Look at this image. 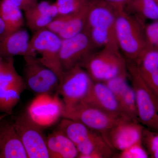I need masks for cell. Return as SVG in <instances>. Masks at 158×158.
Listing matches in <instances>:
<instances>
[{"label":"cell","instance_id":"7a4b0ae2","mask_svg":"<svg viewBox=\"0 0 158 158\" xmlns=\"http://www.w3.org/2000/svg\"><path fill=\"white\" fill-rule=\"evenodd\" d=\"M117 8L105 0H89V11L84 31L90 35L95 48H118L116 35Z\"/></svg>","mask_w":158,"mask_h":158},{"label":"cell","instance_id":"6da1fadb","mask_svg":"<svg viewBox=\"0 0 158 158\" xmlns=\"http://www.w3.org/2000/svg\"><path fill=\"white\" fill-rule=\"evenodd\" d=\"M144 20L132 15L125 8H117L116 35L117 45L123 56L135 62L148 49L144 34Z\"/></svg>","mask_w":158,"mask_h":158},{"label":"cell","instance_id":"484cf974","mask_svg":"<svg viewBox=\"0 0 158 158\" xmlns=\"http://www.w3.org/2000/svg\"><path fill=\"white\" fill-rule=\"evenodd\" d=\"M89 0H56L55 3L59 15L73 14L81 10Z\"/></svg>","mask_w":158,"mask_h":158},{"label":"cell","instance_id":"52a82bcc","mask_svg":"<svg viewBox=\"0 0 158 158\" xmlns=\"http://www.w3.org/2000/svg\"><path fill=\"white\" fill-rule=\"evenodd\" d=\"M62 40L47 28L34 33L29 45V56L36 57L43 65L55 73L59 81L63 73L60 59Z\"/></svg>","mask_w":158,"mask_h":158},{"label":"cell","instance_id":"f546056e","mask_svg":"<svg viewBox=\"0 0 158 158\" xmlns=\"http://www.w3.org/2000/svg\"><path fill=\"white\" fill-rule=\"evenodd\" d=\"M116 8H125L129 0H105Z\"/></svg>","mask_w":158,"mask_h":158},{"label":"cell","instance_id":"cb8c5ba5","mask_svg":"<svg viewBox=\"0 0 158 158\" xmlns=\"http://www.w3.org/2000/svg\"><path fill=\"white\" fill-rule=\"evenodd\" d=\"M116 98L123 116L138 121L135 95L132 86L128 85Z\"/></svg>","mask_w":158,"mask_h":158},{"label":"cell","instance_id":"d4e9b609","mask_svg":"<svg viewBox=\"0 0 158 158\" xmlns=\"http://www.w3.org/2000/svg\"><path fill=\"white\" fill-rule=\"evenodd\" d=\"M142 141L149 157L158 158V131L144 127Z\"/></svg>","mask_w":158,"mask_h":158},{"label":"cell","instance_id":"3957f363","mask_svg":"<svg viewBox=\"0 0 158 158\" xmlns=\"http://www.w3.org/2000/svg\"><path fill=\"white\" fill-rule=\"evenodd\" d=\"M81 66L94 82H105L120 76L128 75L127 62L117 48L105 47L94 52Z\"/></svg>","mask_w":158,"mask_h":158},{"label":"cell","instance_id":"9c48e42d","mask_svg":"<svg viewBox=\"0 0 158 158\" xmlns=\"http://www.w3.org/2000/svg\"><path fill=\"white\" fill-rule=\"evenodd\" d=\"M25 61L24 81L26 88L37 95L58 92L59 79L56 74L41 63L36 57H23Z\"/></svg>","mask_w":158,"mask_h":158},{"label":"cell","instance_id":"5bb4252c","mask_svg":"<svg viewBox=\"0 0 158 158\" xmlns=\"http://www.w3.org/2000/svg\"><path fill=\"white\" fill-rule=\"evenodd\" d=\"M82 103L94 106L116 118L125 117L116 97L103 82H94L89 95Z\"/></svg>","mask_w":158,"mask_h":158},{"label":"cell","instance_id":"d6a6232c","mask_svg":"<svg viewBox=\"0 0 158 158\" xmlns=\"http://www.w3.org/2000/svg\"><path fill=\"white\" fill-rule=\"evenodd\" d=\"M7 116H8V115H7V114H4V113H3V114H2V115H0V122L2 121V120L3 119Z\"/></svg>","mask_w":158,"mask_h":158},{"label":"cell","instance_id":"f1b7e54d","mask_svg":"<svg viewBox=\"0 0 158 158\" xmlns=\"http://www.w3.org/2000/svg\"><path fill=\"white\" fill-rule=\"evenodd\" d=\"M22 11H25L33 7L27 0H10Z\"/></svg>","mask_w":158,"mask_h":158},{"label":"cell","instance_id":"9a60e30c","mask_svg":"<svg viewBox=\"0 0 158 158\" xmlns=\"http://www.w3.org/2000/svg\"><path fill=\"white\" fill-rule=\"evenodd\" d=\"M89 9V0L83 9L76 13L58 15L52 21V28L62 40L75 36L84 31Z\"/></svg>","mask_w":158,"mask_h":158},{"label":"cell","instance_id":"30bf717a","mask_svg":"<svg viewBox=\"0 0 158 158\" xmlns=\"http://www.w3.org/2000/svg\"><path fill=\"white\" fill-rule=\"evenodd\" d=\"M109 115L98 108L81 103L69 108H64L62 118L80 122L91 130L105 136L120 119Z\"/></svg>","mask_w":158,"mask_h":158},{"label":"cell","instance_id":"603a6c76","mask_svg":"<svg viewBox=\"0 0 158 158\" xmlns=\"http://www.w3.org/2000/svg\"><path fill=\"white\" fill-rule=\"evenodd\" d=\"M127 7L138 17L144 20H158V5L156 0H129Z\"/></svg>","mask_w":158,"mask_h":158},{"label":"cell","instance_id":"4fadbf2b","mask_svg":"<svg viewBox=\"0 0 158 158\" xmlns=\"http://www.w3.org/2000/svg\"><path fill=\"white\" fill-rule=\"evenodd\" d=\"M144 127L139 121L123 117L105 137L113 149L124 150L142 140Z\"/></svg>","mask_w":158,"mask_h":158},{"label":"cell","instance_id":"277c9868","mask_svg":"<svg viewBox=\"0 0 158 158\" xmlns=\"http://www.w3.org/2000/svg\"><path fill=\"white\" fill-rule=\"evenodd\" d=\"M127 71L135 95L138 121L145 127L158 131L156 98L141 77L135 62H127Z\"/></svg>","mask_w":158,"mask_h":158},{"label":"cell","instance_id":"4316f807","mask_svg":"<svg viewBox=\"0 0 158 158\" xmlns=\"http://www.w3.org/2000/svg\"><path fill=\"white\" fill-rule=\"evenodd\" d=\"M113 157L117 158H147L149 154L145 148L142 140L138 141L119 153L114 155Z\"/></svg>","mask_w":158,"mask_h":158},{"label":"cell","instance_id":"83f0119b","mask_svg":"<svg viewBox=\"0 0 158 158\" xmlns=\"http://www.w3.org/2000/svg\"><path fill=\"white\" fill-rule=\"evenodd\" d=\"M144 34L148 48L158 50V20L145 25Z\"/></svg>","mask_w":158,"mask_h":158},{"label":"cell","instance_id":"ffe728a7","mask_svg":"<svg viewBox=\"0 0 158 158\" xmlns=\"http://www.w3.org/2000/svg\"><path fill=\"white\" fill-rule=\"evenodd\" d=\"M78 158H107L113 157L114 149L101 134L95 132L88 140L77 146Z\"/></svg>","mask_w":158,"mask_h":158},{"label":"cell","instance_id":"7c38bea8","mask_svg":"<svg viewBox=\"0 0 158 158\" xmlns=\"http://www.w3.org/2000/svg\"><path fill=\"white\" fill-rule=\"evenodd\" d=\"M95 48L88 32L81 33L62 40L60 59L63 72L81 65Z\"/></svg>","mask_w":158,"mask_h":158},{"label":"cell","instance_id":"7402d4cb","mask_svg":"<svg viewBox=\"0 0 158 158\" xmlns=\"http://www.w3.org/2000/svg\"><path fill=\"white\" fill-rule=\"evenodd\" d=\"M10 0H0V16L6 24L8 34L22 28V11Z\"/></svg>","mask_w":158,"mask_h":158},{"label":"cell","instance_id":"5b68a950","mask_svg":"<svg viewBox=\"0 0 158 158\" xmlns=\"http://www.w3.org/2000/svg\"><path fill=\"white\" fill-rule=\"evenodd\" d=\"M26 89L23 78L15 67L13 57H0V112L10 115Z\"/></svg>","mask_w":158,"mask_h":158},{"label":"cell","instance_id":"836d02e7","mask_svg":"<svg viewBox=\"0 0 158 158\" xmlns=\"http://www.w3.org/2000/svg\"><path fill=\"white\" fill-rule=\"evenodd\" d=\"M156 1L157 2V4L158 5V0H156Z\"/></svg>","mask_w":158,"mask_h":158},{"label":"cell","instance_id":"2e32d148","mask_svg":"<svg viewBox=\"0 0 158 158\" xmlns=\"http://www.w3.org/2000/svg\"><path fill=\"white\" fill-rule=\"evenodd\" d=\"M3 120L0 122V158H28L13 123Z\"/></svg>","mask_w":158,"mask_h":158},{"label":"cell","instance_id":"8992f818","mask_svg":"<svg viewBox=\"0 0 158 158\" xmlns=\"http://www.w3.org/2000/svg\"><path fill=\"white\" fill-rule=\"evenodd\" d=\"M94 83L89 74L81 65L63 72L57 93L62 96L64 108H71L85 101Z\"/></svg>","mask_w":158,"mask_h":158},{"label":"cell","instance_id":"d6986e66","mask_svg":"<svg viewBox=\"0 0 158 158\" xmlns=\"http://www.w3.org/2000/svg\"><path fill=\"white\" fill-rule=\"evenodd\" d=\"M49 158H78L79 153L72 141L61 130L58 129L46 138Z\"/></svg>","mask_w":158,"mask_h":158},{"label":"cell","instance_id":"8fae6325","mask_svg":"<svg viewBox=\"0 0 158 158\" xmlns=\"http://www.w3.org/2000/svg\"><path fill=\"white\" fill-rule=\"evenodd\" d=\"M28 158H49L46 138L41 128L25 113L17 116L13 123Z\"/></svg>","mask_w":158,"mask_h":158},{"label":"cell","instance_id":"ba28073f","mask_svg":"<svg viewBox=\"0 0 158 158\" xmlns=\"http://www.w3.org/2000/svg\"><path fill=\"white\" fill-rule=\"evenodd\" d=\"M64 105L59 94H38L28 106L26 114L41 129L52 126L62 117Z\"/></svg>","mask_w":158,"mask_h":158},{"label":"cell","instance_id":"1f68e13d","mask_svg":"<svg viewBox=\"0 0 158 158\" xmlns=\"http://www.w3.org/2000/svg\"><path fill=\"white\" fill-rule=\"evenodd\" d=\"M29 3L32 5L33 7L36 5L38 2V0H27Z\"/></svg>","mask_w":158,"mask_h":158},{"label":"cell","instance_id":"4dcf8cb0","mask_svg":"<svg viewBox=\"0 0 158 158\" xmlns=\"http://www.w3.org/2000/svg\"><path fill=\"white\" fill-rule=\"evenodd\" d=\"M8 34L6 24L0 16V40Z\"/></svg>","mask_w":158,"mask_h":158},{"label":"cell","instance_id":"e0dca14e","mask_svg":"<svg viewBox=\"0 0 158 158\" xmlns=\"http://www.w3.org/2000/svg\"><path fill=\"white\" fill-rule=\"evenodd\" d=\"M24 12L27 25L34 33L47 28L59 15L56 4L47 1L38 2Z\"/></svg>","mask_w":158,"mask_h":158},{"label":"cell","instance_id":"44dd1931","mask_svg":"<svg viewBox=\"0 0 158 158\" xmlns=\"http://www.w3.org/2000/svg\"><path fill=\"white\" fill-rule=\"evenodd\" d=\"M58 129L65 133L76 147L96 132L80 122L65 118H63L60 122Z\"/></svg>","mask_w":158,"mask_h":158},{"label":"cell","instance_id":"e575fe53","mask_svg":"<svg viewBox=\"0 0 158 158\" xmlns=\"http://www.w3.org/2000/svg\"><path fill=\"white\" fill-rule=\"evenodd\" d=\"M157 101L158 105V100H157Z\"/></svg>","mask_w":158,"mask_h":158},{"label":"cell","instance_id":"ac0fdd59","mask_svg":"<svg viewBox=\"0 0 158 158\" xmlns=\"http://www.w3.org/2000/svg\"><path fill=\"white\" fill-rule=\"evenodd\" d=\"M30 35L22 28L6 35L0 40V57L29 56Z\"/></svg>","mask_w":158,"mask_h":158}]
</instances>
